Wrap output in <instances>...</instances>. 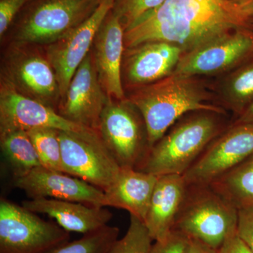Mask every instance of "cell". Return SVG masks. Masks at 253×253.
<instances>
[{
    "instance_id": "8992f818",
    "label": "cell",
    "mask_w": 253,
    "mask_h": 253,
    "mask_svg": "<svg viewBox=\"0 0 253 253\" xmlns=\"http://www.w3.org/2000/svg\"><path fill=\"white\" fill-rule=\"evenodd\" d=\"M63 171L104 191L116 180L121 168L104 144L99 131H59Z\"/></svg>"
},
{
    "instance_id": "836d02e7",
    "label": "cell",
    "mask_w": 253,
    "mask_h": 253,
    "mask_svg": "<svg viewBox=\"0 0 253 253\" xmlns=\"http://www.w3.org/2000/svg\"><path fill=\"white\" fill-rule=\"evenodd\" d=\"M234 123H248L253 124V102L244 112L238 116Z\"/></svg>"
},
{
    "instance_id": "83f0119b",
    "label": "cell",
    "mask_w": 253,
    "mask_h": 253,
    "mask_svg": "<svg viewBox=\"0 0 253 253\" xmlns=\"http://www.w3.org/2000/svg\"><path fill=\"white\" fill-rule=\"evenodd\" d=\"M191 239L172 229L164 239L154 241L149 253H186Z\"/></svg>"
},
{
    "instance_id": "30bf717a",
    "label": "cell",
    "mask_w": 253,
    "mask_h": 253,
    "mask_svg": "<svg viewBox=\"0 0 253 253\" xmlns=\"http://www.w3.org/2000/svg\"><path fill=\"white\" fill-rule=\"evenodd\" d=\"M100 1L47 0L23 21L16 40L21 43L51 44L85 21Z\"/></svg>"
},
{
    "instance_id": "f546056e",
    "label": "cell",
    "mask_w": 253,
    "mask_h": 253,
    "mask_svg": "<svg viewBox=\"0 0 253 253\" xmlns=\"http://www.w3.org/2000/svg\"><path fill=\"white\" fill-rule=\"evenodd\" d=\"M28 0H1L0 1V36L5 31L13 21L20 9Z\"/></svg>"
},
{
    "instance_id": "7a4b0ae2",
    "label": "cell",
    "mask_w": 253,
    "mask_h": 253,
    "mask_svg": "<svg viewBox=\"0 0 253 253\" xmlns=\"http://www.w3.org/2000/svg\"><path fill=\"white\" fill-rule=\"evenodd\" d=\"M207 99L194 77L172 73L161 81L139 86L126 100L142 116L150 149L186 113L226 114L222 108L209 104Z\"/></svg>"
},
{
    "instance_id": "ac0fdd59",
    "label": "cell",
    "mask_w": 253,
    "mask_h": 253,
    "mask_svg": "<svg viewBox=\"0 0 253 253\" xmlns=\"http://www.w3.org/2000/svg\"><path fill=\"white\" fill-rule=\"evenodd\" d=\"M9 66L6 81L16 90L55 109L60 97L59 84L47 59L38 54L23 55L12 59Z\"/></svg>"
},
{
    "instance_id": "d4e9b609",
    "label": "cell",
    "mask_w": 253,
    "mask_h": 253,
    "mask_svg": "<svg viewBox=\"0 0 253 253\" xmlns=\"http://www.w3.org/2000/svg\"><path fill=\"white\" fill-rule=\"evenodd\" d=\"M119 233L116 226L107 225L83 234L80 239L68 241L50 253H107L118 239Z\"/></svg>"
},
{
    "instance_id": "484cf974",
    "label": "cell",
    "mask_w": 253,
    "mask_h": 253,
    "mask_svg": "<svg viewBox=\"0 0 253 253\" xmlns=\"http://www.w3.org/2000/svg\"><path fill=\"white\" fill-rule=\"evenodd\" d=\"M154 240L142 221L130 215V222L126 234L118 239L107 253H149Z\"/></svg>"
},
{
    "instance_id": "44dd1931",
    "label": "cell",
    "mask_w": 253,
    "mask_h": 253,
    "mask_svg": "<svg viewBox=\"0 0 253 253\" xmlns=\"http://www.w3.org/2000/svg\"><path fill=\"white\" fill-rule=\"evenodd\" d=\"M209 185L238 210L253 207V154Z\"/></svg>"
},
{
    "instance_id": "3957f363",
    "label": "cell",
    "mask_w": 253,
    "mask_h": 253,
    "mask_svg": "<svg viewBox=\"0 0 253 253\" xmlns=\"http://www.w3.org/2000/svg\"><path fill=\"white\" fill-rule=\"evenodd\" d=\"M197 111L181 118L148 151L136 169L155 176L183 175L222 131L218 116Z\"/></svg>"
},
{
    "instance_id": "4dcf8cb0",
    "label": "cell",
    "mask_w": 253,
    "mask_h": 253,
    "mask_svg": "<svg viewBox=\"0 0 253 253\" xmlns=\"http://www.w3.org/2000/svg\"><path fill=\"white\" fill-rule=\"evenodd\" d=\"M219 253H253L244 244L237 232L229 238L219 250Z\"/></svg>"
},
{
    "instance_id": "ba28073f",
    "label": "cell",
    "mask_w": 253,
    "mask_h": 253,
    "mask_svg": "<svg viewBox=\"0 0 253 253\" xmlns=\"http://www.w3.org/2000/svg\"><path fill=\"white\" fill-rule=\"evenodd\" d=\"M253 59V29L226 33L184 53L173 73L196 77L220 74Z\"/></svg>"
},
{
    "instance_id": "7c38bea8",
    "label": "cell",
    "mask_w": 253,
    "mask_h": 253,
    "mask_svg": "<svg viewBox=\"0 0 253 253\" xmlns=\"http://www.w3.org/2000/svg\"><path fill=\"white\" fill-rule=\"evenodd\" d=\"M36 128L74 132L91 129L71 122L53 108L25 96L4 80L0 90V132Z\"/></svg>"
},
{
    "instance_id": "5b68a950",
    "label": "cell",
    "mask_w": 253,
    "mask_h": 253,
    "mask_svg": "<svg viewBox=\"0 0 253 253\" xmlns=\"http://www.w3.org/2000/svg\"><path fill=\"white\" fill-rule=\"evenodd\" d=\"M69 240L70 232L57 223L0 199V253H50Z\"/></svg>"
},
{
    "instance_id": "277c9868",
    "label": "cell",
    "mask_w": 253,
    "mask_h": 253,
    "mask_svg": "<svg viewBox=\"0 0 253 253\" xmlns=\"http://www.w3.org/2000/svg\"><path fill=\"white\" fill-rule=\"evenodd\" d=\"M238 211L210 185H187L172 229L219 250L237 232Z\"/></svg>"
},
{
    "instance_id": "f1b7e54d",
    "label": "cell",
    "mask_w": 253,
    "mask_h": 253,
    "mask_svg": "<svg viewBox=\"0 0 253 253\" xmlns=\"http://www.w3.org/2000/svg\"><path fill=\"white\" fill-rule=\"evenodd\" d=\"M237 234L253 253V207L238 211Z\"/></svg>"
},
{
    "instance_id": "7402d4cb",
    "label": "cell",
    "mask_w": 253,
    "mask_h": 253,
    "mask_svg": "<svg viewBox=\"0 0 253 253\" xmlns=\"http://www.w3.org/2000/svg\"><path fill=\"white\" fill-rule=\"evenodd\" d=\"M0 146L14 179L26 175L35 168L42 166L34 145L26 131L0 132Z\"/></svg>"
},
{
    "instance_id": "6da1fadb",
    "label": "cell",
    "mask_w": 253,
    "mask_h": 253,
    "mask_svg": "<svg viewBox=\"0 0 253 253\" xmlns=\"http://www.w3.org/2000/svg\"><path fill=\"white\" fill-rule=\"evenodd\" d=\"M251 28L229 0H166L126 28L125 46L164 41L185 53L226 33Z\"/></svg>"
},
{
    "instance_id": "e0dca14e",
    "label": "cell",
    "mask_w": 253,
    "mask_h": 253,
    "mask_svg": "<svg viewBox=\"0 0 253 253\" xmlns=\"http://www.w3.org/2000/svg\"><path fill=\"white\" fill-rule=\"evenodd\" d=\"M23 207L37 214H44L68 232L86 234L107 226L112 213L106 207H98L52 199H34L23 201Z\"/></svg>"
},
{
    "instance_id": "2e32d148",
    "label": "cell",
    "mask_w": 253,
    "mask_h": 253,
    "mask_svg": "<svg viewBox=\"0 0 253 253\" xmlns=\"http://www.w3.org/2000/svg\"><path fill=\"white\" fill-rule=\"evenodd\" d=\"M124 69L131 84L144 86L170 76L184 51L164 41L149 42L127 49Z\"/></svg>"
},
{
    "instance_id": "d6986e66",
    "label": "cell",
    "mask_w": 253,
    "mask_h": 253,
    "mask_svg": "<svg viewBox=\"0 0 253 253\" xmlns=\"http://www.w3.org/2000/svg\"><path fill=\"white\" fill-rule=\"evenodd\" d=\"M187 189L180 174L158 176L144 224L154 241L164 239L172 230Z\"/></svg>"
},
{
    "instance_id": "9c48e42d",
    "label": "cell",
    "mask_w": 253,
    "mask_h": 253,
    "mask_svg": "<svg viewBox=\"0 0 253 253\" xmlns=\"http://www.w3.org/2000/svg\"><path fill=\"white\" fill-rule=\"evenodd\" d=\"M253 154V124L234 123L211 143L184 174L186 184L209 185Z\"/></svg>"
},
{
    "instance_id": "cb8c5ba5",
    "label": "cell",
    "mask_w": 253,
    "mask_h": 253,
    "mask_svg": "<svg viewBox=\"0 0 253 253\" xmlns=\"http://www.w3.org/2000/svg\"><path fill=\"white\" fill-rule=\"evenodd\" d=\"M59 131L51 128H36L27 131L34 145L42 166L64 172Z\"/></svg>"
},
{
    "instance_id": "9a60e30c",
    "label": "cell",
    "mask_w": 253,
    "mask_h": 253,
    "mask_svg": "<svg viewBox=\"0 0 253 253\" xmlns=\"http://www.w3.org/2000/svg\"><path fill=\"white\" fill-rule=\"evenodd\" d=\"M125 29L114 13L107 16L95 38L94 59L101 86L111 99L126 101L121 81Z\"/></svg>"
},
{
    "instance_id": "e575fe53",
    "label": "cell",
    "mask_w": 253,
    "mask_h": 253,
    "mask_svg": "<svg viewBox=\"0 0 253 253\" xmlns=\"http://www.w3.org/2000/svg\"><path fill=\"white\" fill-rule=\"evenodd\" d=\"M252 28H253V22L252 23Z\"/></svg>"
},
{
    "instance_id": "5bb4252c",
    "label": "cell",
    "mask_w": 253,
    "mask_h": 253,
    "mask_svg": "<svg viewBox=\"0 0 253 253\" xmlns=\"http://www.w3.org/2000/svg\"><path fill=\"white\" fill-rule=\"evenodd\" d=\"M14 180V186L31 199L44 198L106 207L103 190L76 176L42 166Z\"/></svg>"
},
{
    "instance_id": "603a6c76",
    "label": "cell",
    "mask_w": 253,
    "mask_h": 253,
    "mask_svg": "<svg viewBox=\"0 0 253 253\" xmlns=\"http://www.w3.org/2000/svg\"><path fill=\"white\" fill-rule=\"evenodd\" d=\"M226 103L240 116L253 102V59L236 68L224 86Z\"/></svg>"
},
{
    "instance_id": "52a82bcc",
    "label": "cell",
    "mask_w": 253,
    "mask_h": 253,
    "mask_svg": "<svg viewBox=\"0 0 253 253\" xmlns=\"http://www.w3.org/2000/svg\"><path fill=\"white\" fill-rule=\"evenodd\" d=\"M99 132L121 168L136 169L149 151L142 116L126 100L110 99L101 114Z\"/></svg>"
},
{
    "instance_id": "8fae6325",
    "label": "cell",
    "mask_w": 253,
    "mask_h": 253,
    "mask_svg": "<svg viewBox=\"0 0 253 253\" xmlns=\"http://www.w3.org/2000/svg\"><path fill=\"white\" fill-rule=\"evenodd\" d=\"M116 0H101L94 12L59 41L48 45L46 56L54 69L61 100L82 62L89 54L95 38Z\"/></svg>"
},
{
    "instance_id": "1f68e13d",
    "label": "cell",
    "mask_w": 253,
    "mask_h": 253,
    "mask_svg": "<svg viewBox=\"0 0 253 253\" xmlns=\"http://www.w3.org/2000/svg\"><path fill=\"white\" fill-rule=\"evenodd\" d=\"M229 1L240 16L252 26L253 0H229Z\"/></svg>"
},
{
    "instance_id": "4fadbf2b",
    "label": "cell",
    "mask_w": 253,
    "mask_h": 253,
    "mask_svg": "<svg viewBox=\"0 0 253 253\" xmlns=\"http://www.w3.org/2000/svg\"><path fill=\"white\" fill-rule=\"evenodd\" d=\"M110 99L100 83L94 56L88 54L75 73L57 111L71 122L99 131L101 114Z\"/></svg>"
},
{
    "instance_id": "4316f807",
    "label": "cell",
    "mask_w": 253,
    "mask_h": 253,
    "mask_svg": "<svg viewBox=\"0 0 253 253\" xmlns=\"http://www.w3.org/2000/svg\"><path fill=\"white\" fill-rule=\"evenodd\" d=\"M166 0H116L113 13L121 18L125 31L146 13L161 6Z\"/></svg>"
},
{
    "instance_id": "d6a6232c",
    "label": "cell",
    "mask_w": 253,
    "mask_h": 253,
    "mask_svg": "<svg viewBox=\"0 0 253 253\" xmlns=\"http://www.w3.org/2000/svg\"><path fill=\"white\" fill-rule=\"evenodd\" d=\"M186 253H219V250L213 249L196 240L191 239Z\"/></svg>"
},
{
    "instance_id": "ffe728a7",
    "label": "cell",
    "mask_w": 253,
    "mask_h": 253,
    "mask_svg": "<svg viewBox=\"0 0 253 253\" xmlns=\"http://www.w3.org/2000/svg\"><path fill=\"white\" fill-rule=\"evenodd\" d=\"M157 180L154 174L121 168L112 185L104 191L106 207L126 210L144 222Z\"/></svg>"
}]
</instances>
